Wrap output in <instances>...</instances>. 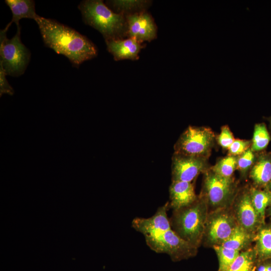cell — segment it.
<instances>
[{
	"mask_svg": "<svg viewBox=\"0 0 271 271\" xmlns=\"http://www.w3.org/2000/svg\"><path fill=\"white\" fill-rule=\"evenodd\" d=\"M35 22L45 46L66 57L74 67L97 56L95 45L74 29L41 16Z\"/></svg>",
	"mask_w": 271,
	"mask_h": 271,
	"instance_id": "1",
	"label": "cell"
},
{
	"mask_svg": "<svg viewBox=\"0 0 271 271\" xmlns=\"http://www.w3.org/2000/svg\"><path fill=\"white\" fill-rule=\"evenodd\" d=\"M78 8L84 22L99 31L105 41L122 39L127 36L125 16L115 13L102 1H82Z\"/></svg>",
	"mask_w": 271,
	"mask_h": 271,
	"instance_id": "2",
	"label": "cell"
},
{
	"mask_svg": "<svg viewBox=\"0 0 271 271\" xmlns=\"http://www.w3.org/2000/svg\"><path fill=\"white\" fill-rule=\"evenodd\" d=\"M207 203L203 197L198 198L191 205L174 210L170 220L172 229L196 248L200 244L204 234L208 217Z\"/></svg>",
	"mask_w": 271,
	"mask_h": 271,
	"instance_id": "3",
	"label": "cell"
},
{
	"mask_svg": "<svg viewBox=\"0 0 271 271\" xmlns=\"http://www.w3.org/2000/svg\"><path fill=\"white\" fill-rule=\"evenodd\" d=\"M8 29L0 31V64L7 75L18 77L25 72L30 62L31 53L21 39V27L17 26L15 35L11 39L7 36Z\"/></svg>",
	"mask_w": 271,
	"mask_h": 271,
	"instance_id": "4",
	"label": "cell"
},
{
	"mask_svg": "<svg viewBox=\"0 0 271 271\" xmlns=\"http://www.w3.org/2000/svg\"><path fill=\"white\" fill-rule=\"evenodd\" d=\"M215 140L209 127L189 126L175 143L174 153L208 158Z\"/></svg>",
	"mask_w": 271,
	"mask_h": 271,
	"instance_id": "5",
	"label": "cell"
},
{
	"mask_svg": "<svg viewBox=\"0 0 271 271\" xmlns=\"http://www.w3.org/2000/svg\"><path fill=\"white\" fill-rule=\"evenodd\" d=\"M145 237L147 244L151 249L158 253L168 254L173 260L191 256L197 249L180 237L172 228Z\"/></svg>",
	"mask_w": 271,
	"mask_h": 271,
	"instance_id": "6",
	"label": "cell"
},
{
	"mask_svg": "<svg viewBox=\"0 0 271 271\" xmlns=\"http://www.w3.org/2000/svg\"><path fill=\"white\" fill-rule=\"evenodd\" d=\"M204 174L202 197L213 207H225L234 193L235 184L233 178L221 177L210 168Z\"/></svg>",
	"mask_w": 271,
	"mask_h": 271,
	"instance_id": "7",
	"label": "cell"
},
{
	"mask_svg": "<svg viewBox=\"0 0 271 271\" xmlns=\"http://www.w3.org/2000/svg\"><path fill=\"white\" fill-rule=\"evenodd\" d=\"M237 224L232 213L221 209L208 215L204 235L213 246L221 245L231 235Z\"/></svg>",
	"mask_w": 271,
	"mask_h": 271,
	"instance_id": "8",
	"label": "cell"
},
{
	"mask_svg": "<svg viewBox=\"0 0 271 271\" xmlns=\"http://www.w3.org/2000/svg\"><path fill=\"white\" fill-rule=\"evenodd\" d=\"M208 158L174 153L172 158V181L192 182L209 169Z\"/></svg>",
	"mask_w": 271,
	"mask_h": 271,
	"instance_id": "9",
	"label": "cell"
},
{
	"mask_svg": "<svg viewBox=\"0 0 271 271\" xmlns=\"http://www.w3.org/2000/svg\"><path fill=\"white\" fill-rule=\"evenodd\" d=\"M127 25V36L141 43L156 39L157 28L151 15L146 11L125 16Z\"/></svg>",
	"mask_w": 271,
	"mask_h": 271,
	"instance_id": "10",
	"label": "cell"
},
{
	"mask_svg": "<svg viewBox=\"0 0 271 271\" xmlns=\"http://www.w3.org/2000/svg\"><path fill=\"white\" fill-rule=\"evenodd\" d=\"M235 210L237 224L247 231L254 234L260 227L262 223L251 202L249 190L239 196Z\"/></svg>",
	"mask_w": 271,
	"mask_h": 271,
	"instance_id": "11",
	"label": "cell"
},
{
	"mask_svg": "<svg viewBox=\"0 0 271 271\" xmlns=\"http://www.w3.org/2000/svg\"><path fill=\"white\" fill-rule=\"evenodd\" d=\"M169 207L167 202L159 207L156 213L148 218H136L132 221V226L145 236L153 235L171 229L167 211Z\"/></svg>",
	"mask_w": 271,
	"mask_h": 271,
	"instance_id": "12",
	"label": "cell"
},
{
	"mask_svg": "<svg viewBox=\"0 0 271 271\" xmlns=\"http://www.w3.org/2000/svg\"><path fill=\"white\" fill-rule=\"evenodd\" d=\"M108 51L116 61L129 59L136 60L139 58V54L144 47L137 40L132 38L116 39L105 41Z\"/></svg>",
	"mask_w": 271,
	"mask_h": 271,
	"instance_id": "13",
	"label": "cell"
},
{
	"mask_svg": "<svg viewBox=\"0 0 271 271\" xmlns=\"http://www.w3.org/2000/svg\"><path fill=\"white\" fill-rule=\"evenodd\" d=\"M169 206L174 210L187 207L197 199L192 182L172 181L169 187Z\"/></svg>",
	"mask_w": 271,
	"mask_h": 271,
	"instance_id": "14",
	"label": "cell"
},
{
	"mask_svg": "<svg viewBox=\"0 0 271 271\" xmlns=\"http://www.w3.org/2000/svg\"><path fill=\"white\" fill-rule=\"evenodd\" d=\"M249 175L257 186L267 188L271 180V152H262L255 158Z\"/></svg>",
	"mask_w": 271,
	"mask_h": 271,
	"instance_id": "15",
	"label": "cell"
},
{
	"mask_svg": "<svg viewBox=\"0 0 271 271\" xmlns=\"http://www.w3.org/2000/svg\"><path fill=\"white\" fill-rule=\"evenodd\" d=\"M6 4L12 13V19L6 26L9 28L12 23L19 26L22 19H30L36 21L39 17L35 10V2L32 0H6Z\"/></svg>",
	"mask_w": 271,
	"mask_h": 271,
	"instance_id": "16",
	"label": "cell"
},
{
	"mask_svg": "<svg viewBox=\"0 0 271 271\" xmlns=\"http://www.w3.org/2000/svg\"><path fill=\"white\" fill-rule=\"evenodd\" d=\"M254 236L253 233L249 232L237 224L231 235L221 245L240 251L250 243Z\"/></svg>",
	"mask_w": 271,
	"mask_h": 271,
	"instance_id": "17",
	"label": "cell"
},
{
	"mask_svg": "<svg viewBox=\"0 0 271 271\" xmlns=\"http://www.w3.org/2000/svg\"><path fill=\"white\" fill-rule=\"evenodd\" d=\"M249 193L252 205L263 224L266 209L271 205V190L268 188L261 190L251 188Z\"/></svg>",
	"mask_w": 271,
	"mask_h": 271,
	"instance_id": "18",
	"label": "cell"
},
{
	"mask_svg": "<svg viewBox=\"0 0 271 271\" xmlns=\"http://www.w3.org/2000/svg\"><path fill=\"white\" fill-rule=\"evenodd\" d=\"M255 250L260 260L271 258V225L261 227L255 237Z\"/></svg>",
	"mask_w": 271,
	"mask_h": 271,
	"instance_id": "19",
	"label": "cell"
},
{
	"mask_svg": "<svg viewBox=\"0 0 271 271\" xmlns=\"http://www.w3.org/2000/svg\"><path fill=\"white\" fill-rule=\"evenodd\" d=\"M108 6L119 14L127 16L146 11L151 4L147 1H109Z\"/></svg>",
	"mask_w": 271,
	"mask_h": 271,
	"instance_id": "20",
	"label": "cell"
},
{
	"mask_svg": "<svg viewBox=\"0 0 271 271\" xmlns=\"http://www.w3.org/2000/svg\"><path fill=\"white\" fill-rule=\"evenodd\" d=\"M257 257L255 249L240 252L226 271H254Z\"/></svg>",
	"mask_w": 271,
	"mask_h": 271,
	"instance_id": "21",
	"label": "cell"
},
{
	"mask_svg": "<svg viewBox=\"0 0 271 271\" xmlns=\"http://www.w3.org/2000/svg\"><path fill=\"white\" fill-rule=\"evenodd\" d=\"M270 137L264 123L255 125L250 149L253 152L264 150L268 146Z\"/></svg>",
	"mask_w": 271,
	"mask_h": 271,
	"instance_id": "22",
	"label": "cell"
},
{
	"mask_svg": "<svg viewBox=\"0 0 271 271\" xmlns=\"http://www.w3.org/2000/svg\"><path fill=\"white\" fill-rule=\"evenodd\" d=\"M238 156L229 155L223 158L210 169L215 174L225 178H231L237 168Z\"/></svg>",
	"mask_w": 271,
	"mask_h": 271,
	"instance_id": "23",
	"label": "cell"
},
{
	"mask_svg": "<svg viewBox=\"0 0 271 271\" xmlns=\"http://www.w3.org/2000/svg\"><path fill=\"white\" fill-rule=\"evenodd\" d=\"M213 246L219 260V271H226L238 256L240 251L224 247L221 245Z\"/></svg>",
	"mask_w": 271,
	"mask_h": 271,
	"instance_id": "24",
	"label": "cell"
},
{
	"mask_svg": "<svg viewBox=\"0 0 271 271\" xmlns=\"http://www.w3.org/2000/svg\"><path fill=\"white\" fill-rule=\"evenodd\" d=\"M250 148L237 157V168L242 176H245L250 170L255 160V156Z\"/></svg>",
	"mask_w": 271,
	"mask_h": 271,
	"instance_id": "25",
	"label": "cell"
},
{
	"mask_svg": "<svg viewBox=\"0 0 271 271\" xmlns=\"http://www.w3.org/2000/svg\"><path fill=\"white\" fill-rule=\"evenodd\" d=\"M251 141L236 139L228 149L229 155L238 156L250 148Z\"/></svg>",
	"mask_w": 271,
	"mask_h": 271,
	"instance_id": "26",
	"label": "cell"
},
{
	"mask_svg": "<svg viewBox=\"0 0 271 271\" xmlns=\"http://www.w3.org/2000/svg\"><path fill=\"white\" fill-rule=\"evenodd\" d=\"M235 140L229 127L224 125L221 128V132L217 138L218 144L223 149H228Z\"/></svg>",
	"mask_w": 271,
	"mask_h": 271,
	"instance_id": "27",
	"label": "cell"
},
{
	"mask_svg": "<svg viewBox=\"0 0 271 271\" xmlns=\"http://www.w3.org/2000/svg\"><path fill=\"white\" fill-rule=\"evenodd\" d=\"M7 76L2 65L0 64V96L4 94L10 95H14L15 91L9 83L6 76Z\"/></svg>",
	"mask_w": 271,
	"mask_h": 271,
	"instance_id": "28",
	"label": "cell"
},
{
	"mask_svg": "<svg viewBox=\"0 0 271 271\" xmlns=\"http://www.w3.org/2000/svg\"><path fill=\"white\" fill-rule=\"evenodd\" d=\"M266 263L260 264L257 268V271H265Z\"/></svg>",
	"mask_w": 271,
	"mask_h": 271,
	"instance_id": "29",
	"label": "cell"
},
{
	"mask_svg": "<svg viewBox=\"0 0 271 271\" xmlns=\"http://www.w3.org/2000/svg\"><path fill=\"white\" fill-rule=\"evenodd\" d=\"M265 271H271V263H266V270Z\"/></svg>",
	"mask_w": 271,
	"mask_h": 271,
	"instance_id": "30",
	"label": "cell"
},
{
	"mask_svg": "<svg viewBox=\"0 0 271 271\" xmlns=\"http://www.w3.org/2000/svg\"><path fill=\"white\" fill-rule=\"evenodd\" d=\"M266 119L267 120H268V121L269 122V129H270V130L271 131V116H269V117H266Z\"/></svg>",
	"mask_w": 271,
	"mask_h": 271,
	"instance_id": "31",
	"label": "cell"
},
{
	"mask_svg": "<svg viewBox=\"0 0 271 271\" xmlns=\"http://www.w3.org/2000/svg\"><path fill=\"white\" fill-rule=\"evenodd\" d=\"M267 213L268 215L271 217V205L269 206V208H268L267 210Z\"/></svg>",
	"mask_w": 271,
	"mask_h": 271,
	"instance_id": "32",
	"label": "cell"
},
{
	"mask_svg": "<svg viewBox=\"0 0 271 271\" xmlns=\"http://www.w3.org/2000/svg\"><path fill=\"white\" fill-rule=\"evenodd\" d=\"M267 188L271 190V180L268 184Z\"/></svg>",
	"mask_w": 271,
	"mask_h": 271,
	"instance_id": "33",
	"label": "cell"
}]
</instances>
